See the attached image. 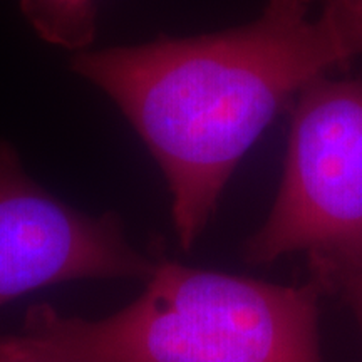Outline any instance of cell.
<instances>
[{"mask_svg": "<svg viewBox=\"0 0 362 362\" xmlns=\"http://www.w3.org/2000/svg\"><path fill=\"white\" fill-rule=\"evenodd\" d=\"M269 0L223 33L83 51L81 78L117 104L168 181L181 248L214 215L226 181L285 103L362 56V0Z\"/></svg>", "mask_w": 362, "mask_h": 362, "instance_id": "1", "label": "cell"}, {"mask_svg": "<svg viewBox=\"0 0 362 362\" xmlns=\"http://www.w3.org/2000/svg\"><path fill=\"white\" fill-rule=\"evenodd\" d=\"M314 280L277 285L156 260L141 296L86 319L47 304L0 332V362H322Z\"/></svg>", "mask_w": 362, "mask_h": 362, "instance_id": "2", "label": "cell"}, {"mask_svg": "<svg viewBox=\"0 0 362 362\" xmlns=\"http://www.w3.org/2000/svg\"><path fill=\"white\" fill-rule=\"evenodd\" d=\"M362 250V81L319 78L297 96L284 176L248 264Z\"/></svg>", "mask_w": 362, "mask_h": 362, "instance_id": "3", "label": "cell"}, {"mask_svg": "<svg viewBox=\"0 0 362 362\" xmlns=\"http://www.w3.org/2000/svg\"><path fill=\"white\" fill-rule=\"evenodd\" d=\"M151 260L126 237L112 211L86 215L24 173L0 141V307L47 285L90 279L146 280Z\"/></svg>", "mask_w": 362, "mask_h": 362, "instance_id": "4", "label": "cell"}, {"mask_svg": "<svg viewBox=\"0 0 362 362\" xmlns=\"http://www.w3.org/2000/svg\"><path fill=\"white\" fill-rule=\"evenodd\" d=\"M21 11L45 42L88 51L96 37V0H21Z\"/></svg>", "mask_w": 362, "mask_h": 362, "instance_id": "5", "label": "cell"}, {"mask_svg": "<svg viewBox=\"0 0 362 362\" xmlns=\"http://www.w3.org/2000/svg\"><path fill=\"white\" fill-rule=\"evenodd\" d=\"M312 280L349 307L362 329V250L309 253Z\"/></svg>", "mask_w": 362, "mask_h": 362, "instance_id": "6", "label": "cell"}]
</instances>
